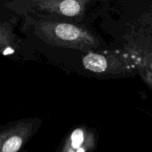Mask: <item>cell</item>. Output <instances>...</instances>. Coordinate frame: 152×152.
Returning <instances> with one entry per match:
<instances>
[{"mask_svg": "<svg viewBox=\"0 0 152 152\" xmlns=\"http://www.w3.org/2000/svg\"><path fill=\"white\" fill-rule=\"evenodd\" d=\"M49 34H52L56 39L63 42L77 43L91 42L88 36L80 28L66 23H53L48 26Z\"/></svg>", "mask_w": 152, "mask_h": 152, "instance_id": "cell-1", "label": "cell"}, {"mask_svg": "<svg viewBox=\"0 0 152 152\" xmlns=\"http://www.w3.org/2000/svg\"><path fill=\"white\" fill-rule=\"evenodd\" d=\"M83 63L86 69L96 73L103 72L107 68L106 59L97 53H89L83 59Z\"/></svg>", "mask_w": 152, "mask_h": 152, "instance_id": "cell-2", "label": "cell"}, {"mask_svg": "<svg viewBox=\"0 0 152 152\" xmlns=\"http://www.w3.org/2000/svg\"><path fill=\"white\" fill-rule=\"evenodd\" d=\"M56 4L58 11L67 16H76L82 10L81 2L74 0H66L56 2Z\"/></svg>", "mask_w": 152, "mask_h": 152, "instance_id": "cell-3", "label": "cell"}, {"mask_svg": "<svg viewBox=\"0 0 152 152\" xmlns=\"http://www.w3.org/2000/svg\"><path fill=\"white\" fill-rule=\"evenodd\" d=\"M22 144V138L13 136L7 139L1 146V152H17Z\"/></svg>", "mask_w": 152, "mask_h": 152, "instance_id": "cell-4", "label": "cell"}, {"mask_svg": "<svg viewBox=\"0 0 152 152\" xmlns=\"http://www.w3.org/2000/svg\"><path fill=\"white\" fill-rule=\"evenodd\" d=\"M84 141V134L81 129H77L71 134V145L74 149H80Z\"/></svg>", "mask_w": 152, "mask_h": 152, "instance_id": "cell-5", "label": "cell"}, {"mask_svg": "<svg viewBox=\"0 0 152 152\" xmlns=\"http://www.w3.org/2000/svg\"><path fill=\"white\" fill-rule=\"evenodd\" d=\"M12 52H13V50L8 48L7 50H5V52H4V54H9V53H11Z\"/></svg>", "mask_w": 152, "mask_h": 152, "instance_id": "cell-6", "label": "cell"}, {"mask_svg": "<svg viewBox=\"0 0 152 152\" xmlns=\"http://www.w3.org/2000/svg\"><path fill=\"white\" fill-rule=\"evenodd\" d=\"M77 152H85V150H84V148H80V149L77 150Z\"/></svg>", "mask_w": 152, "mask_h": 152, "instance_id": "cell-7", "label": "cell"}]
</instances>
